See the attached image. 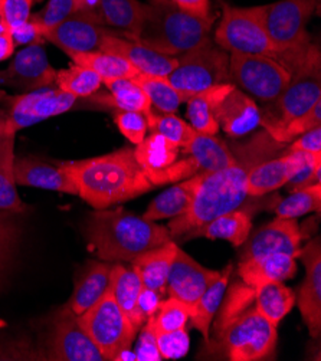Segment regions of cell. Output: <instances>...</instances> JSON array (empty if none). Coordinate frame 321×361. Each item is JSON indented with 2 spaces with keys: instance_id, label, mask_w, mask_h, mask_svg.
<instances>
[{
  "instance_id": "cell-25",
  "label": "cell",
  "mask_w": 321,
  "mask_h": 361,
  "mask_svg": "<svg viewBox=\"0 0 321 361\" xmlns=\"http://www.w3.org/2000/svg\"><path fill=\"white\" fill-rule=\"evenodd\" d=\"M239 276L253 290L265 282L290 279L297 272L296 258L290 254H269L239 262Z\"/></svg>"
},
{
  "instance_id": "cell-57",
  "label": "cell",
  "mask_w": 321,
  "mask_h": 361,
  "mask_svg": "<svg viewBox=\"0 0 321 361\" xmlns=\"http://www.w3.org/2000/svg\"><path fill=\"white\" fill-rule=\"evenodd\" d=\"M35 2H37V0H35Z\"/></svg>"
},
{
  "instance_id": "cell-52",
  "label": "cell",
  "mask_w": 321,
  "mask_h": 361,
  "mask_svg": "<svg viewBox=\"0 0 321 361\" xmlns=\"http://www.w3.org/2000/svg\"><path fill=\"white\" fill-rule=\"evenodd\" d=\"M171 2L185 12L199 16L209 18L210 16V2L209 0H171Z\"/></svg>"
},
{
  "instance_id": "cell-45",
  "label": "cell",
  "mask_w": 321,
  "mask_h": 361,
  "mask_svg": "<svg viewBox=\"0 0 321 361\" xmlns=\"http://www.w3.org/2000/svg\"><path fill=\"white\" fill-rule=\"evenodd\" d=\"M81 6L83 0H48L42 11L30 15V20L38 23L45 32L77 13Z\"/></svg>"
},
{
  "instance_id": "cell-34",
  "label": "cell",
  "mask_w": 321,
  "mask_h": 361,
  "mask_svg": "<svg viewBox=\"0 0 321 361\" xmlns=\"http://www.w3.org/2000/svg\"><path fill=\"white\" fill-rule=\"evenodd\" d=\"M232 274V265L229 264L224 271H221L219 278L212 282L207 290L200 295V298L190 305V317L193 327L202 333L205 340L209 338V327L212 324L213 317L217 315L224 297L228 291V281Z\"/></svg>"
},
{
  "instance_id": "cell-44",
  "label": "cell",
  "mask_w": 321,
  "mask_h": 361,
  "mask_svg": "<svg viewBox=\"0 0 321 361\" xmlns=\"http://www.w3.org/2000/svg\"><path fill=\"white\" fill-rule=\"evenodd\" d=\"M20 238L18 213L0 210V282H2Z\"/></svg>"
},
{
  "instance_id": "cell-29",
  "label": "cell",
  "mask_w": 321,
  "mask_h": 361,
  "mask_svg": "<svg viewBox=\"0 0 321 361\" xmlns=\"http://www.w3.org/2000/svg\"><path fill=\"white\" fill-rule=\"evenodd\" d=\"M235 88L232 82L219 84L190 97L188 102L189 124L200 134L217 135L219 124L215 118V108Z\"/></svg>"
},
{
  "instance_id": "cell-16",
  "label": "cell",
  "mask_w": 321,
  "mask_h": 361,
  "mask_svg": "<svg viewBox=\"0 0 321 361\" xmlns=\"http://www.w3.org/2000/svg\"><path fill=\"white\" fill-rule=\"evenodd\" d=\"M113 30L98 23L84 12H77L62 23L44 32L45 41L62 49L66 55L98 51L107 35Z\"/></svg>"
},
{
  "instance_id": "cell-27",
  "label": "cell",
  "mask_w": 321,
  "mask_h": 361,
  "mask_svg": "<svg viewBox=\"0 0 321 361\" xmlns=\"http://www.w3.org/2000/svg\"><path fill=\"white\" fill-rule=\"evenodd\" d=\"M147 11L149 5L138 0H98L95 16L101 25L116 27L127 39L135 41Z\"/></svg>"
},
{
  "instance_id": "cell-11",
  "label": "cell",
  "mask_w": 321,
  "mask_h": 361,
  "mask_svg": "<svg viewBox=\"0 0 321 361\" xmlns=\"http://www.w3.org/2000/svg\"><path fill=\"white\" fill-rule=\"evenodd\" d=\"M6 116V130L16 134L19 130L40 124L73 110L77 98L63 92L55 84L19 95L0 94Z\"/></svg>"
},
{
  "instance_id": "cell-21",
  "label": "cell",
  "mask_w": 321,
  "mask_h": 361,
  "mask_svg": "<svg viewBox=\"0 0 321 361\" xmlns=\"http://www.w3.org/2000/svg\"><path fill=\"white\" fill-rule=\"evenodd\" d=\"M307 156L308 153L303 152H289L257 164L248 174V197H261L287 185Z\"/></svg>"
},
{
  "instance_id": "cell-23",
  "label": "cell",
  "mask_w": 321,
  "mask_h": 361,
  "mask_svg": "<svg viewBox=\"0 0 321 361\" xmlns=\"http://www.w3.org/2000/svg\"><path fill=\"white\" fill-rule=\"evenodd\" d=\"M16 185L78 196L73 178L61 164L54 166L35 157L15 159Z\"/></svg>"
},
{
  "instance_id": "cell-47",
  "label": "cell",
  "mask_w": 321,
  "mask_h": 361,
  "mask_svg": "<svg viewBox=\"0 0 321 361\" xmlns=\"http://www.w3.org/2000/svg\"><path fill=\"white\" fill-rule=\"evenodd\" d=\"M114 121L121 131V134L131 141L133 144H140L143 140L146 138L149 126L147 118L145 114L135 113V111H123L117 110L114 114Z\"/></svg>"
},
{
  "instance_id": "cell-39",
  "label": "cell",
  "mask_w": 321,
  "mask_h": 361,
  "mask_svg": "<svg viewBox=\"0 0 321 361\" xmlns=\"http://www.w3.org/2000/svg\"><path fill=\"white\" fill-rule=\"evenodd\" d=\"M147 94L152 105H155L162 114H174L182 102L183 97L177 92L166 80V77L137 74L133 78Z\"/></svg>"
},
{
  "instance_id": "cell-40",
  "label": "cell",
  "mask_w": 321,
  "mask_h": 361,
  "mask_svg": "<svg viewBox=\"0 0 321 361\" xmlns=\"http://www.w3.org/2000/svg\"><path fill=\"white\" fill-rule=\"evenodd\" d=\"M261 126L275 141L281 144H289L294 141L297 137H300L301 134L315 127H321V99H318L308 111H305L298 117L291 118L287 123H282V124L261 123Z\"/></svg>"
},
{
  "instance_id": "cell-35",
  "label": "cell",
  "mask_w": 321,
  "mask_h": 361,
  "mask_svg": "<svg viewBox=\"0 0 321 361\" xmlns=\"http://www.w3.org/2000/svg\"><path fill=\"white\" fill-rule=\"evenodd\" d=\"M15 135L8 134L0 141V210L25 213L28 206L20 200L15 178Z\"/></svg>"
},
{
  "instance_id": "cell-4",
  "label": "cell",
  "mask_w": 321,
  "mask_h": 361,
  "mask_svg": "<svg viewBox=\"0 0 321 361\" xmlns=\"http://www.w3.org/2000/svg\"><path fill=\"white\" fill-rule=\"evenodd\" d=\"M84 236L91 252L105 262H131L149 249L169 240L166 226L149 222L123 209H95L84 224Z\"/></svg>"
},
{
  "instance_id": "cell-17",
  "label": "cell",
  "mask_w": 321,
  "mask_h": 361,
  "mask_svg": "<svg viewBox=\"0 0 321 361\" xmlns=\"http://www.w3.org/2000/svg\"><path fill=\"white\" fill-rule=\"evenodd\" d=\"M305 267V278L300 285L298 308L311 337L321 333V243L320 238L313 239L300 247L298 257Z\"/></svg>"
},
{
  "instance_id": "cell-5",
  "label": "cell",
  "mask_w": 321,
  "mask_h": 361,
  "mask_svg": "<svg viewBox=\"0 0 321 361\" xmlns=\"http://www.w3.org/2000/svg\"><path fill=\"white\" fill-rule=\"evenodd\" d=\"M213 20V16L199 18L176 5H149L135 41L159 54L177 56L206 39Z\"/></svg>"
},
{
  "instance_id": "cell-10",
  "label": "cell",
  "mask_w": 321,
  "mask_h": 361,
  "mask_svg": "<svg viewBox=\"0 0 321 361\" xmlns=\"http://www.w3.org/2000/svg\"><path fill=\"white\" fill-rule=\"evenodd\" d=\"M229 81L262 102H274L291 81V72L267 55H229Z\"/></svg>"
},
{
  "instance_id": "cell-15",
  "label": "cell",
  "mask_w": 321,
  "mask_h": 361,
  "mask_svg": "<svg viewBox=\"0 0 321 361\" xmlns=\"http://www.w3.org/2000/svg\"><path fill=\"white\" fill-rule=\"evenodd\" d=\"M56 69L51 65L42 45L23 48L8 68L0 69V87L29 92L54 85Z\"/></svg>"
},
{
  "instance_id": "cell-24",
  "label": "cell",
  "mask_w": 321,
  "mask_h": 361,
  "mask_svg": "<svg viewBox=\"0 0 321 361\" xmlns=\"http://www.w3.org/2000/svg\"><path fill=\"white\" fill-rule=\"evenodd\" d=\"M177 249L179 246L173 240H169L157 247L143 252L131 261V268L138 275L143 286L159 293L162 297L166 294L167 278Z\"/></svg>"
},
{
  "instance_id": "cell-41",
  "label": "cell",
  "mask_w": 321,
  "mask_h": 361,
  "mask_svg": "<svg viewBox=\"0 0 321 361\" xmlns=\"http://www.w3.org/2000/svg\"><path fill=\"white\" fill-rule=\"evenodd\" d=\"M189 317L190 305L170 297L167 301L160 302L156 312L146 319L145 327L150 329L155 334L181 330L186 329Z\"/></svg>"
},
{
  "instance_id": "cell-9",
  "label": "cell",
  "mask_w": 321,
  "mask_h": 361,
  "mask_svg": "<svg viewBox=\"0 0 321 361\" xmlns=\"http://www.w3.org/2000/svg\"><path fill=\"white\" fill-rule=\"evenodd\" d=\"M215 44L231 54L275 58L274 47L264 26L262 6L235 8L222 4V18L215 32Z\"/></svg>"
},
{
  "instance_id": "cell-37",
  "label": "cell",
  "mask_w": 321,
  "mask_h": 361,
  "mask_svg": "<svg viewBox=\"0 0 321 361\" xmlns=\"http://www.w3.org/2000/svg\"><path fill=\"white\" fill-rule=\"evenodd\" d=\"M68 56L73 59V63L87 66L97 72L102 82L120 78H134L138 74V71L127 59L117 54L92 51L83 54H71Z\"/></svg>"
},
{
  "instance_id": "cell-56",
  "label": "cell",
  "mask_w": 321,
  "mask_h": 361,
  "mask_svg": "<svg viewBox=\"0 0 321 361\" xmlns=\"http://www.w3.org/2000/svg\"><path fill=\"white\" fill-rule=\"evenodd\" d=\"M152 5H174L171 0H150Z\"/></svg>"
},
{
  "instance_id": "cell-55",
  "label": "cell",
  "mask_w": 321,
  "mask_h": 361,
  "mask_svg": "<svg viewBox=\"0 0 321 361\" xmlns=\"http://www.w3.org/2000/svg\"><path fill=\"white\" fill-rule=\"evenodd\" d=\"M8 134L9 133L6 130V116L2 108H0V141H2Z\"/></svg>"
},
{
  "instance_id": "cell-42",
  "label": "cell",
  "mask_w": 321,
  "mask_h": 361,
  "mask_svg": "<svg viewBox=\"0 0 321 361\" xmlns=\"http://www.w3.org/2000/svg\"><path fill=\"white\" fill-rule=\"evenodd\" d=\"M321 207V185L315 183L313 186L291 192L289 197H285L275 207L278 218L297 219L300 216L310 212H320Z\"/></svg>"
},
{
  "instance_id": "cell-33",
  "label": "cell",
  "mask_w": 321,
  "mask_h": 361,
  "mask_svg": "<svg viewBox=\"0 0 321 361\" xmlns=\"http://www.w3.org/2000/svg\"><path fill=\"white\" fill-rule=\"evenodd\" d=\"M109 88L107 95H92L98 102L104 105H111L117 110L123 111H135L147 116L152 111V102L145 92L133 78H120L113 81L102 82Z\"/></svg>"
},
{
  "instance_id": "cell-2",
  "label": "cell",
  "mask_w": 321,
  "mask_h": 361,
  "mask_svg": "<svg viewBox=\"0 0 321 361\" xmlns=\"http://www.w3.org/2000/svg\"><path fill=\"white\" fill-rule=\"evenodd\" d=\"M61 166L73 178L78 196L94 209L111 207L155 188L130 147L85 160L63 161Z\"/></svg>"
},
{
  "instance_id": "cell-32",
  "label": "cell",
  "mask_w": 321,
  "mask_h": 361,
  "mask_svg": "<svg viewBox=\"0 0 321 361\" xmlns=\"http://www.w3.org/2000/svg\"><path fill=\"white\" fill-rule=\"evenodd\" d=\"M181 152L195 157L199 166V173L217 171L231 166L235 161L232 152L217 135L196 133L186 146L181 149Z\"/></svg>"
},
{
  "instance_id": "cell-53",
  "label": "cell",
  "mask_w": 321,
  "mask_h": 361,
  "mask_svg": "<svg viewBox=\"0 0 321 361\" xmlns=\"http://www.w3.org/2000/svg\"><path fill=\"white\" fill-rule=\"evenodd\" d=\"M162 302V295L153 290H147V288H143L140 300H138V305L140 310L143 311V314L146 315V318H149L150 315H153L156 312V310L159 308Z\"/></svg>"
},
{
  "instance_id": "cell-8",
  "label": "cell",
  "mask_w": 321,
  "mask_h": 361,
  "mask_svg": "<svg viewBox=\"0 0 321 361\" xmlns=\"http://www.w3.org/2000/svg\"><path fill=\"white\" fill-rule=\"evenodd\" d=\"M78 321L105 360H120L137 333L109 288L94 305L78 315Z\"/></svg>"
},
{
  "instance_id": "cell-26",
  "label": "cell",
  "mask_w": 321,
  "mask_h": 361,
  "mask_svg": "<svg viewBox=\"0 0 321 361\" xmlns=\"http://www.w3.org/2000/svg\"><path fill=\"white\" fill-rule=\"evenodd\" d=\"M143 288L145 286H143L138 275L133 268H127L121 264L113 265L109 290L137 331L145 326L147 319L138 305Z\"/></svg>"
},
{
  "instance_id": "cell-12",
  "label": "cell",
  "mask_w": 321,
  "mask_h": 361,
  "mask_svg": "<svg viewBox=\"0 0 321 361\" xmlns=\"http://www.w3.org/2000/svg\"><path fill=\"white\" fill-rule=\"evenodd\" d=\"M181 153L177 144L159 133H152L134 149L138 166L155 188L182 182L199 174V166L195 157L185 154L181 159Z\"/></svg>"
},
{
  "instance_id": "cell-13",
  "label": "cell",
  "mask_w": 321,
  "mask_h": 361,
  "mask_svg": "<svg viewBox=\"0 0 321 361\" xmlns=\"http://www.w3.org/2000/svg\"><path fill=\"white\" fill-rule=\"evenodd\" d=\"M321 99V61L317 47L310 45L300 63L291 71V81L274 101L277 117H262L261 123L282 124L308 111Z\"/></svg>"
},
{
  "instance_id": "cell-22",
  "label": "cell",
  "mask_w": 321,
  "mask_h": 361,
  "mask_svg": "<svg viewBox=\"0 0 321 361\" xmlns=\"http://www.w3.org/2000/svg\"><path fill=\"white\" fill-rule=\"evenodd\" d=\"M215 118L229 137L241 138L261 126L262 114L254 98L236 87L215 108Z\"/></svg>"
},
{
  "instance_id": "cell-48",
  "label": "cell",
  "mask_w": 321,
  "mask_h": 361,
  "mask_svg": "<svg viewBox=\"0 0 321 361\" xmlns=\"http://www.w3.org/2000/svg\"><path fill=\"white\" fill-rule=\"evenodd\" d=\"M33 4L35 0H0V19L12 30L30 19Z\"/></svg>"
},
{
  "instance_id": "cell-20",
  "label": "cell",
  "mask_w": 321,
  "mask_h": 361,
  "mask_svg": "<svg viewBox=\"0 0 321 361\" xmlns=\"http://www.w3.org/2000/svg\"><path fill=\"white\" fill-rule=\"evenodd\" d=\"M123 36L124 35L121 32L107 35L98 51L111 52L123 56L138 71V74L167 77L177 66L176 56L159 54L146 45L123 38Z\"/></svg>"
},
{
  "instance_id": "cell-36",
  "label": "cell",
  "mask_w": 321,
  "mask_h": 361,
  "mask_svg": "<svg viewBox=\"0 0 321 361\" xmlns=\"http://www.w3.org/2000/svg\"><path fill=\"white\" fill-rule=\"evenodd\" d=\"M254 294L257 310L274 326H278L296 305V294L282 281L265 282L254 288Z\"/></svg>"
},
{
  "instance_id": "cell-1",
  "label": "cell",
  "mask_w": 321,
  "mask_h": 361,
  "mask_svg": "<svg viewBox=\"0 0 321 361\" xmlns=\"http://www.w3.org/2000/svg\"><path fill=\"white\" fill-rule=\"evenodd\" d=\"M287 144L275 141L267 131L258 133L248 142L232 147L235 161L221 170L203 173L190 207L169 222L171 236L188 235L218 216L239 209L248 199V174L257 164L277 157Z\"/></svg>"
},
{
  "instance_id": "cell-6",
  "label": "cell",
  "mask_w": 321,
  "mask_h": 361,
  "mask_svg": "<svg viewBox=\"0 0 321 361\" xmlns=\"http://www.w3.org/2000/svg\"><path fill=\"white\" fill-rule=\"evenodd\" d=\"M315 6L317 0H279L262 5L264 26L275 58L290 72L300 63L311 45L307 23Z\"/></svg>"
},
{
  "instance_id": "cell-43",
  "label": "cell",
  "mask_w": 321,
  "mask_h": 361,
  "mask_svg": "<svg viewBox=\"0 0 321 361\" xmlns=\"http://www.w3.org/2000/svg\"><path fill=\"white\" fill-rule=\"evenodd\" d=\"M147 126L152 133H159L181 149L195 137L198 133L189 123L176 117L174 114H155L150 111L147 116Z\"/></svg>"
},
{
  "instance_id": "cell-54",
  "label": "cell",
  "mask_w": 321,
  "mask_h": 361,
  "mask_svg": "<svg viewBox=\"0 0 321 361\" xmlns=\"http://www.w3.org/2000/svg\"><path fill=\"white\" fill-rule=\"evenodd\" d=\"M15 49L16 47L13 44L11 33L0 35V62L12 58L15 54Z\"/></svg>"
},
{
  "instance_id": "cell-51",
  "label": "cell",
  "mask_w": 321,
  "mask_h": 361,
  "mask_svg": "<svg viewBox=\"0 0 321 361\" xmlns=\"http://www.w3.org/2000/svg\"><path fill=\"white\" fill-rule=\"evenodd\" d=\"M135 360H147V361H159V360H163L160 353H159V348H157V344H156V337H155V333L143 326V331H141V336H140V341H138V345H137V351H135Z\"/></svg>"
},
{
  "instance_id": "cell-28",
  "label": "cell",
  "mask_w": 321,
  "mask_h": 361,
  "mask_svg": "<svg viewBox=\"0 0 321 361\" xmlns=\"http://www.w3.org/2000/svg\"><path fill=\"white\" fill-rule=\"evenodd\" d=\"M203 173L182 180L179 185L171 186L159 195L141 214V218L149 222H157L162 219H174L183 214L192 204L198 186Z\"/></svg>"
},
{
  "instance_id": "cell-50",
  "label": "cell",
  "mask_w": 321,
  "mask_h": 361,
  "mask_svg": "<svg viewBox=\"0 0 321 361\" xmlns=\"http://www.w3.org/2000/svg\"><path fill=\"white\" fill-rule=\"evenodd\" d=\"M287 152L321 154V127H315L297 137L290 142V146H287Z\"/></svg>"
},
{
  "instance_id": "cell-14",
  "label": "cell",
  "mask_w": 321,
  "mask_h": 361,
  "mask_svg": "<svg viewBox=\"0 0 321 361\" xmlns=\"http://www.w3.org/2000/svg\"><path fill=\"white\" fill-rule=\"evenodd\" d=\"M48 360L105 361L101 351L81 327L78 315L63 307L55 317L48 337Z\"/></svg>"
},
{
  "instance_id": "cell-7",
  "label": "cell",
  "mask_w": 321,
  "mask_h": 361,
  "mask_svg": "<svg viewBox=\"0 0 321 361\" xmlns=\"http://www.w3.org/2000/svg\"><path fill=\"white\" fill-rule=\"evenodd\" d=\"M185 102L212 87L229 81V55L209 36L198 47L177 56V66L166 77Z\"/></svg>"
},
{
  "instance_id": "cell-46",
  "label": "cell",
  "mask_w": 321,
  "mask_h": 361,
  "mask_svg": "<svg viewBox=\"0 0 321 361\" xmlns=\"http://www.w3.org/2000/svg\"><path fill=\"white\" fill-rule=\"evenodd\" d=\"M156 344L162 358L166 360H177L182 358L188 354L190 338L186 329L166 331V333H156Z\"/></svg>"
},
{
  "instance_id": "cell-19",
  "label": "cell",
  "mask_w": 321,
  "mask_h": 361,
  "mask_svg": "<svg viewBox=\"0 0 321 361\" xmlns=\"http://www.w3.org/2000/svg\"><path fill=\"white\" fill-rule=\"evenodd\" d=\"M219 275V271L205 268L179 247L169 272L166 293L186 305H193Z\"/></svg>"
},
{
  "instance_id": "cell-38",
  "label": "cell",
  "mask_w": 321,
  "mask_h": 361,
  "mask_svg": "<svg viewBox=\"0 0 321 361\" xmlns=\"http://www.w3.org/2000/svg\"><path fill=\"white\" fill-rule=\"evenodd\" d=\"M54 84L63 92L78 99L92 97L99 90L102 80L92 69L73 63L65 69L56 71Z\"/></svg>"
},
{
  "instance_id": "cell-30",
  "label": "cell",
  "mask_w": 321,
  "mask_h": 361,
  "mask_svg": "<svg viewBox=\"0 0 321 361\" xmlns=\"http://www.w3.org/2000/svg\"><path fill=\"white\" fill-rule=\"evenodd\" d=\"M253 221L245 210H231L207 224L193 229L188 233V238L203 236L207 239H225L234 246H242L251 235Z\"/></svg>"
},
{
  "instance_id": "cell-18",
  "label": "cell",
  "mask_w": 321,
  "mask_h": 361,
  "mask_svg": "<svg viewBox=\"0 0 321 361\" xmlns=\"http://www.w3.org/2000/svg\"><path fill=\"white\" fill-rule=\"evenodd\" d=\"M303 239L304 233L296 219H285L277 216L272 222L257 231L251 239H246L241 261L278 254V252L297 258Z\"/></svg>"
},
{
  "instance_id": "cell-31",
  "label": "cell",
  "mask_w": 321,
  "mask_h": 361,
  "mask_svg": "<svg viewBox=\"0 0 321 361\" xmlns=\"http://www.w3.org/2000/svg\"><path fill=\"white\" fill-rule=\"evenodd\" d=\"M113 265L109 262H91L78 279L73 297L69 298L68 307L77 315H81L91 305H94L107 291L110 282Z\"/></svg>"
},
{
  "instance_id": "cell-49",
  "label": "cell",
  "mask_w": 321,
  "mask_h": 361,
  "mask_svg": "<svg viewBox=\"0 0 321 361\" xmlns=\"http://www.w3.org/2000/svg\"><path fill=\"white\" fill-rule=\"evenodd\" d=\"M11 36L13 39L15 47H32V45H42L45 42L44 30L38 23L33 20H28L11 30Z\"/></svg>"
},
{
  "instance_id": "cell-3",
  "label": "cell",
  "mask_w": 321,
  "mask_h": 361,
  "mask_svg": "<svg viewBox=\"0 0 321 361\" xmlns=\"http://www.w3.org/2000/svg\"><path fill=\"white\" fill-rule=\"evenodd\" d=\"M221 307L217 338L229 360L260 361L272 355L278 340L277 326L257 310L251 286L235 283Z\"/></svg>"
}]
</instances>
